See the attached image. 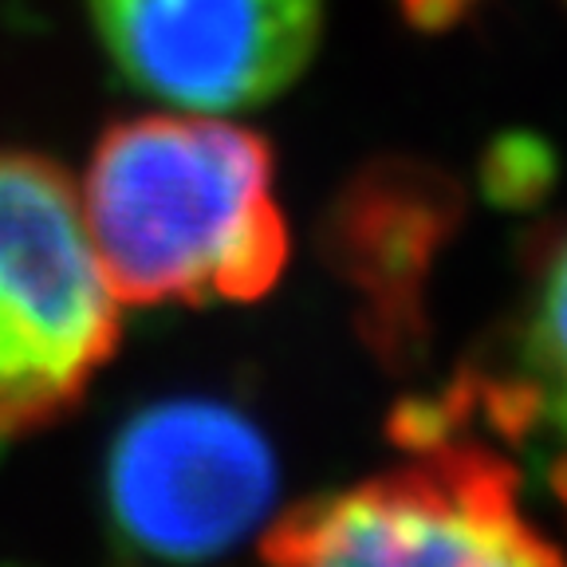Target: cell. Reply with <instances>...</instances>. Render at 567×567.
<instances>
[{
  "instance_id": "obj_1",
  "label": "cell",
  "mask_w": 567,
  "mask_h": 567,
  "mask_svg": "<svg viewBox=\"0 0 567 567\" xmlns=\"http://www.w3.org/2000/svg\"><path fill=\"white\" fill-rule=\"evenodd\" d=\"M80 205L118 303H248L288 265L268 142L194 111L111 126Z\"/></svg>"
},
{
  "instance_id": "obj_2",
  "label": "cell",
  "mask_w": 567,
  "mask_h": 567,
  "mask_svg": "<svg viewBox=\"0 0 567 567\" xmlns=\"http://www.w3.org/2000/svg\"><path fill=\"white\" fill-rule=\"evenodd\" d=\"M410 457L268 524V567H567L520 513L516 473L445 402L399 414Z\"/></svg>"
},
{
  "instance_id": "obj_3",
  "label": "cell",
  "mask_w": 567,
  "mask_h": 567,
  "mask_svg": "<svg viewBox=\"0 0 567 567\" xmlns=\"http://www.w3.org/2000/svg\"><path fill=\"white\" fill-rule=\"evenodd\" d=\"M118 308L71 177L0 151V445L83 399L118 343Z\"/></svg>"
},
{
  "instance_id": "obj_4",
  "label": "cell",
  "mask_w": 567,
  "mask_h": 567,
  "mask_svg": "<svg viewBox=\"0 0 567 567\" xmlns=\"http://www.w3.org/2000/svg\"><path fill=\"white\" fill-rule=\"evenodd\" d=\"M276 501L257 422L217 399H166L123 422L103 461L115 540L154 567H202L252 536Z\"/></svg>"
},
{
  "instance_id": "obj_5",
  "label": "cell",
  "mask_w": 567,
  "mask_h": 567,
  "mask_svg": "<svg viewBox=\"0 0 567 567\" xmlns=\"http://www.w3.org/2000/svg\"><path fill=\"white\" fill-rule=\"evenodd\" d=\"M131 87L194 115L248 111L311 60L319 0H91Z\"/></svg>"
},
{
  "instance_id": "obj_6",
  "label": "cell",
  "mask_w": 567,
  "mask_h": 567,
  "mask_svg": "<svg viewBox=\"0 0 567 567\" xmlns=\"http://www.w3.org/2000/svg\"><path fill=\"white\" fill-rule=\"evenodd\" d=\"M461 410H481L508 437L556 430L567 437V233L536 260L528 303L501 371L453 390Z\"/></svg>"
},
{
  "instance_id": "obj_7",
  "label": "cell",
  "mask_w": 567,
  "mask_h": 567,
  "mask_svg": "<svg viewBox=\"0 0 567 567\" xmlns=\"http://www.w3.org/2000/svg\"><path fill=\"white\" fill-rule=\"evenodd\" d=\"M406 205L394 202L390 186L374 177L343 202L336 221V257L343 276L367 296V316L374 331L371 339L386 354L406 351L417 328L414 292L422 284L425 252L434 245V217L402 221Z\"/></svg>"
},
{
  "instance_id": "obj_8",
  "label": "cell",
  "mask_w": 567,
  "mask_h": 567,
  "mask_svg": "<svg viewBox=\"0 0 567 567\" xmlns=\"http://www.w3.org/2000/svg\"><path fill=\"white\" fill-rule=\"evenodd\" d=\"M551 481H556V493L564 496V505H567V461H559V465H556V477H551Z\"/></svg>"
}]
</instances>
